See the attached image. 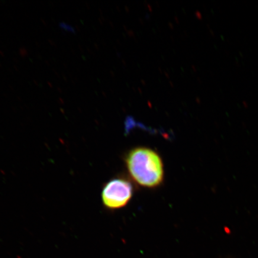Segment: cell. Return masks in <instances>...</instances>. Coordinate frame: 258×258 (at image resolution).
<instances>
[{"mask_svg": "<svg viewBox=\"0 0 258 258\" xmlns=\"http://www.w3.org/2000/svg\"><path fill=\"white\" fill-rule=\"evenodd\" d=\"M125 164L129 176L138 185L154 188L163 182L164 165L162 159L150 148L138 147L125 155Z\"/></svg>", "mask_w": 258, "mask_h": 258, "instance_id": "1", "label": "cell"}, {"mask_svg": "<svg viewBox=\"0 0 258 258\" xmlns=\"http://www.w3.org/2000/svg\"><path fill=\"white\" fill-rule=\"evenodd\" d=\"M133 184L124 177H117L109 180L103 187L101 198L105 207L110 210L124 208L133 197Z\"/></svg>", "mask_w": 258, "mask_h": 258, "instance_id": "2", "label": "cell"}, {"mask_svg": "<svg viewBox=\"0 0 258 258\" xmlns=\"http://www.w3.org/2000/svg\"><path fill=\"white\" fill-rule=\"evenodd\" d=\"M59 27L64 31L71 32H75L74 28L72 27V26L70 25L69 24L64 23V22H61V23L59 24Z\"/></svg>", "mask_w": 258, "mask_h": 258, "instance_id": "3", "label": "cell"}]
</instances>
